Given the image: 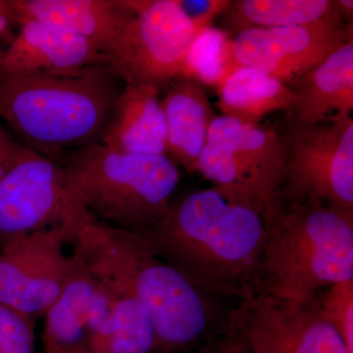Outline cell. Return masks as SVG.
Returning a JSON list of instances; mask_svg holds the SVG:
<instances>
[{
  "instance_id": "cell-1",
  "label": "cell",
  "mask_w": 353,
  "mask_h": 353,
  "mask_svg": "<svg viewBox=\"0 0 353 353\" xmlns=\"http://www.w3.org/2000/svg\"><path fill=\"white\" fill-rule=\"evenodd\" d=\"M268 204L213 185L172 201L157 224L131 232L206 294L241 301L256 294Z\"/></svg>"
},
{
  "instance_id": "cell-2",
  "label": "cell",
  "mask_w": 353,
  "mask_h": 353,
  "mask_svg": "<svg viewBox=\"0 0 353 353\" xmlns=\"http://www.w3.org/2000/svg\"><path fill=\"white\" fill-rule=\"evenodd\" d=\"M92 270L130 290L145 305L157 353H192L223 329L227 310L158 257L138 234L94 222L73 243Z\"/></svg>"
},
{
  "instance_id": "cell-3",
  "label": "cell",
  "mask_w": 353,
  "mask_h": 353,
  "mask_svg": "<svg viewBox=\"0 0 353 353\" xmlns=\"http://www.w3.org/2000/svg\"><path fill=\"white\" fill-rule=\"evenodd\" d=\"M123 85L104 66L72 76L0 75V119L26 148L60 161L102 143Z\"/></svg>"
},
{
  "instance_id": "cell-4",
  "label": "cell",
  "mask_w": 353,
  "mask_h": 353,
  "mask_svg": "<svg viewBox=\"0 0 353 353\" xmlns=\"http://www.w3.org/2000/svg\"><path fill=\"white\" fill-rule=\"evenodd\" d=\"M353 280V217L326 206H267L256 294L310 301L330 285Z\"/></svg>"
},
{
  "instance_id": "cell-5",
  "label": "cell",
  "mask_w": 353,
  "mask_h": 353,
  "mask_svg": "<svg viewBox=\"0 0 353 353\" xmlns=\"http://www.w3.org/2000/svg\"><path fill=\"white\" fill-rule=\"evenodd\" d=\"M67 183L97 222L138 231L168 212L180 171L167 155L129 154L103 143L87 146L60 160Z\"/></svg>"
},
{
  "instance_id": "cell-6",
  "label": "cell",
  "mask_w": 353,
  "mask_h": 353,
  "mask_svg": "<svg viewBox=\"0 0 353 353\" xmlns=\"http://www.w3.org/2000/svg\"><path fill=\"white\" fill-rule=\"evenodd\" d=\"M279 199L326 206L353 217V118L318 125L289 123Z\"/></svg>"
},
{
  "instance_id": "cell-7",
  "label": "cell",
  "mask_w": 353,
  "mask_h": 353,
  "mask_svg": "<svg viewBox=\"0 0 353 353\" xmlns=\"http://www.w3.org/2000/svg\"><path fill=\"white\" fill-rule=\"evenodd\" d=\"M134 13L104 67L123 83L166 90L183 75L197 34L176 0H131Z\"/></svg>"
},
{
  "instance_id": "cell-8",
  "label": "cell",
  "mask_w": 353,
  "mask_h": 353,
  "mask_svg": "<svg viewBox=\"0 0 353 353\" xmlns=\"http://www.w3.org/2000/svg\"><path fill=\"white\" fill-rule=\"evenodd\" d=\"M94 221L70 190L61 162L30 148L0 182V240L54 227L76 239Z\"/></svg>"
},
{
  "instance_id": "cell-9",
  "label": "cell",
  "mask_w": 353,
  "mask_h": 353,
  "mask_svg": "<svg viewBox=\"0 0 353 353\" xmlns=\"http://www.w3.org/2000/svg\"><path fill=\"white\" fill-rule=\"evenodd\" d=\"M284 166V145L275 130L221 115L209 128L196 172L214 185L268 204L280 189Z\"/></svg>"
},
{
  "instance_id": "cell-10",
  "label": "cell",
  "mask_w": 353,
  "mask_h": 353,
  "mask_svg": "<svg viewBox=\"0 0 353 353\" xmlns=\"http://www.w3.org/2000/svg\"><path fill=\"white\" fill-rule=\"evenodd\" d=\"M222 330L252 353H350L315 299L254 294L227 310Z\"/></svg>"
},
{
  "instance_id": "cell-11",
  "label": "cell",
  "mask_w": 353,
  "mask_h": 353,
  "mask_svg": "<svg viewBox=\"0 0 353 353\" xmlns=\"http://www.w3.org/2000/svg\"><path fill=\"white\" fill-rule=\"evenodd\" d=\"M73 234L62 227L20 234L0 250V305L34 318L54 303L66 277Z\"/></svg>"
},
{
  "instance_id": "cell-12",
  "label": "cell",
  "mask_w": 353,
  "mask_h": 353,
  "mask_svg": "<svg viewBox=\"0 0 353 353\" xmlns=\"http://www.w3.org/2000/svg\"><path fill=\"white\" fill-rule=\"evenodd\" d=\"M343 20L283 28H252L231 41L236 69L252 68L290 83L308 73L336 52L348 39Z\"/></svg>"
},
{
  "instance_id": "cell-13",
  "label": "cell",
  "mask_w": 353,
  "mask_h": 353,
  "mask_svg": "<svg viewBox=\"0 0 353 353\" xmlns=\"http://www.w3.org/2000/svg\"><path fill=\"white\" fill-rule=\"evenodd\" d=\"M117 292L74 250L59 294L44 313L41 353H87L112 317Z\"/></svg>"
},
{
  "instance_id": "cell-14",
  "label": "cell",
  "mask_w": 353,
  "mask_h": 353,
  "mask_svg": "<svg viewBox=\"0 0 353 353\" xmlns=\"http://www.w3.org/2000/svg\"><path fill=\"white\" fill-rule=\"evenodd\" d=\"M18 25L0 50V75L72 76L105 64V55L87 39L37 21Z\"/></svg>"
},
{
  "instance_id": "cell-15",
  "label": "cell",
  "mask_w": 353,
  "mask_h": 353,
  "mask_svg": "<svg viewBox=\"0 0 353 353\" xmlns=\"http://www.w3.org/2000/svg\"><path fill=\"white\" fill-rule=\"evenodd\" d=\"M9 6L15 24L52 26L87 39L104 55L134 13L131 0H9Z\"/></svg>"
},
{
  "instance_id": "cell-16",
  "label": "cell",
  "mask_w": 353,
  "mask_h": 353,
  "mask_svg": "<svg viewBox=\"0 0 353 353\" xmlns=\"http://www.w3.org/2000/svg\"><path fill=\"white\" fill-rule=\"evenodd\" d=\"M289 85L296 95L287 110L292 124L318 125L352 116L353 39Z\"/></svg>"
},
{
  "instance_id": "cell-17",
  "label": "cell",
  "mask_w": 353,
  "mask_h": 353,
  "mask_svg": "<svg viewBox=\"0 0 353 353\" xmlns=\"http://www.w3.org/2000/svg\"><path fill=\"white\" fill-rule=\"evenodd\" d=\"M159 94L152 85L124 83L101 143L129 154L167 155L166 119Z\"/></svg>"
},
{
  "instance_id": "cell-18",
  "label": "cell",
  "mask_w": 353,
  "mask_h": 353,
  "mask_svg": "<svg viewBox=\"0 0 353 353\" xmlns=\"http://www.w3.org/2000/svg\"><path fill=\"white\" fill-rule=\"evenodd\" d=\"M161 105L167 127V155L190 173L197 160L216 115L202 83L187 76L175 79L166 88Z\"/></svg>"
},
{
  "instance_id": "cell-19",
  "label": "cell",
  "mask_w": 353,
  "mask_h": 353,
  "mask_svg": "<svg viewBox=\"0 0 353 353\" xmlns=\"http://www.w3.org/2000/svg\"><path fill=\"white\" fill-rule=\"evenodd\" d=\"M216 88L222 115L253 124L275 111L289 110L296 99L289 85L252 68L234 70Z\"/></svg>"
},
{
  "instance_id": "cell-20",
  "label": "cell",
  "mask_w": 353,
  "mask_h": 353,
  "mask_svg": "<svg viewBox=\"0 0 353 353\" xmlns=\"http://www.w3.org/2000/svg\"><path fill=\"white\" fill-rule=\"evenodd\" d=\"M227 22L240 32L252 28H283L343 20L333 0H240L232 1Z\"/></svg>"
},
{
  "instance_id": "cell-21",
  "label": "cell",
  "mask_w": 353,
  "mask_h": 353,
  "mask_svg": "<svg viewBox=\"0 0 353 353\" xmlns=\"http://www.w3.org/2000/svg\"><path fill=\"white\" fill-rule=\"evenodd\" d=\"M106 281L117 292L115 309L87 353H157V336L145 305L130 290Z\"/></svg>"
},
{
  "instance_id": "cell-22",
  "label": "cell",
  "mask_w": 353,
  "mask_h": 353,
  "mask_svg": "<svg viewBox=\"0 0 353 353\" xmlns=\"http://www.w3.org/2000/svg\"><path fill=\"white\" fill-rule=\"evenodd\" d=\"M231 39L221 30H203L197 34L188 54L183 75L217 87L236 70Z\"/></svg>"
},
{
  "instance_id": "cell-23",
  "label": "cell",
  "mask_w": 353,
  "mask_h": 353,
  "mask_svg": "<svg viewBox=\"0 0 353 353\" xmlns=\"http://www.w3.org/2000/svg\"><path fill=\"white\" fill-rule=\"evenodd\" d=\"M325 319L353 353V280L330 285L314 297Z\"/></svg>"
},
{
  "instance_id": "cell-24",
  "label": "cell",
  "mask_w": 353,
  "mask_h": 353,
  "mask_svg": "<svg viewBox=\"0 0 353 353\" xmlns=\"http://www.w3.org/2000/svg\"><path fill=\"white\" fill-rule=\"evenodd\" d=\"M34 318L0 305V353H34Z\"/></svg>"
},
{
  "instance_id": "cell-25",
  "label": "cell",
  "mask_w": 353,
  "mask_h": 353,
  "mask_svg": "<svg viewBox=\"0 0 353 353\" xmlns=\"http://www.w3.org/2000/svg\"><path fill=\"white\" fill-rule=\"evenodd\" d=\"M183 12L197 32L211 27V23L226 13L231 0H176Z\"/></svg>"
},
{
  "instance_id": "cell-26",
  "label": "cell",
  "mask_w": 353,
  "mask_h": 353,
  "mask_svg": "<svg viewBox=\"0 0 353 353\" xmlns=\"http://www.w3.org/2000/svg\"><path fill=\"white\" fill-rule=\"evenodd\" d=\"M192 353H252L240 341L226 332L219 334L206 341L203 345Z\"/></svg>"
},
{
  "instance_id": "cell-27",
  "label": "cell",
  "mask_w": 353,
  "mask_h": 353,
  "mask_svg": "<svg viewBox=\"0 0 353 353\" xmlns=\"http://www.w3.org/2000/svg\"><path fill=\"white\" fill-rule=\"evenodd\" d=\"M28 148L11 138L0 146V182L19 161Z\"/></svg>"
},
{
  "instance_id": "cell-28",
  "label": "cell",
  "mask_w": 353,
  "mask_h": 353,
  "mask_svg": "<svg viewBox=\"0 0 353 353\" xmlns=\"http://www.w3.org/2000/svg\"><path fill=\"white\" fill-rule=\"evenodd\" d=\"M14 22L9 0H0V39L3 38Z\"/></svg>"
},
{
  "instance_id": "cell-29",
  "label": "cell",
  "mask_w": 353,
  "mask_h": 353,
  "mask_svg": "<svg viewBox=\"0 0 353 353\" xmlns=\"http://www.w3.org/2000/svg\"><path fill=\"white\" fill-rule=\"evenodd\" d=\"M336 6L341 17H347L348 20L352 21L353 1L352 0H336Z\"/></svg>"
},
{
  "instance_id": "cell-30",
  "label": "cell",
  "mask_w": 353,
  "mask_h": 353,
  "mask_svg": "<svg viewBox=\"0 0 353 353\" xmlns=\"http://www.w3.org/2000/svg\"><path fill=\"white\" fill-rule=\"evenodd\" d=\"M10 136L0 126V146L6 143L7 141L10 139Z\"/></svg>"
}]
</instances>
